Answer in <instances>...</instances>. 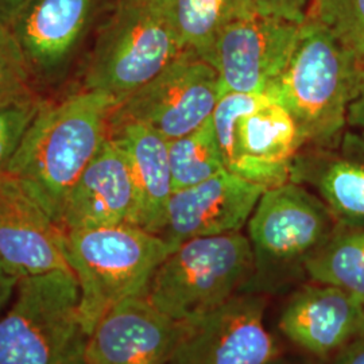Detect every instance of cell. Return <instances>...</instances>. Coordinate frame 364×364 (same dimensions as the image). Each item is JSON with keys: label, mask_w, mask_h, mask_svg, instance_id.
Listing matches in <instances>:
<instances>
[{"label": "cell", "mask_w": 364, "mask_h": 364, "mask_svg": "<svg viewBox=\"0 0 364 364\" xmlns=\"http://www.w3.org/2000/svg\"><path fill=\"white\" fill-rule=\"evenodd\" d=\"M186 326L146 296L126 299L92 329L85 364H168Z\"/></svg>", "instance_id": "14"}, {"label": "cell", "mask_w": 364, "mask_h": 364, "mask_svg": "<svg viewBox=\"0 0 364 364\" xmlns=\"http://www.w3.org/2000/svg\"><path fill=\"white\" fill-rule=\"evenodd\" d=\"M278 326L299 350L326 358L363 332L364 304L343 289L312 282L287 301Z\"/></svg>", "instance_id": "16"}, {"label": "cell", "mask_w": 364, "mask_h": 364, "mask_svg": "<svg viewBox=\"0 0 364 364\" xmlns=\"http://www.w3.org/2000/svg\"><path fill=\"white\" fill-rule=\"evenodd\" d=\"M48 102L37 90L0 99V177Z\"/></svg>", "instance_id": "23"}, {"label": "cell", "mask_w": 364, "mask_h": 364, "mask_svg": "<svg viewBox=\"0 0 364 364\" xmlns=\"http://www.w3.org/2000/svg\"><path fill=\"white\" fill-rule=\"evenodd\" d=\"M269 364H294L291 363V362H287V360H284L281 356H278L277 359H274L273 362H270Z\"/></svg>", "instance_id": "31"}, {"label": "cell", "mask_w": 364, "mask_h": 364, "mask_svg": "<svg viewBox=\"0 0 364 364\" xmlns=\"http://www.w3.org/2000/svg\"><path fill=\"white\" fill-rule=\"evenodd\" d=\"M332 364H364V331L335 353Z\"/></svg>", "instance_id": "27"}, {"label": "cell", "mask_w": 364, "mask_h": 364, "mask_svg": "<svg viewBox=\"0 0 364 364\" xmlns=\"http://www.w3.org/2000/svg\"><path fill=\"white\" fill-rule=\"evenodd\" d=\"M264 301L240 293L186 326L168 364H269L281 356L264 323Z\"/></svg>", "instance_id": "12"}, {"label": "cell", "mask_w": 364, "mask_h": 364, "mask_svg": "<svg viewBox=\"0 0 364 364\" xmlns=\"http://www.w3.org/2000/svg\"><path fill=\"white\" fill-rule=\"evenodd\" d=\"M33 0H0V23L11 26Z\"/></svg>", "instance_id": "29"}, {"label": "cell", "mask_w": 364, "mask_h": 364, "mask_svg": "<svg viewBox=\"0 0 364 364\" xmlns=\"http://www.w3.org/2000/svg\"><path fill=\"white\" fill-rule=\"evenodd\" d=\"M117 105L108 95L81 90L48 102L9 165L4 176L58 225L72 188L108 138Z\"/></svg>", "instance_id": "1"}, {"label": "cell", "mask_w": 364, "mask_h": 364, "mask_svg": "<svg viewBox=\"0 0 364 364\" xmlns=\"http://www.w3.org/2000/svg\"><path fill=\"white\" fill-rule=\"evenodd\" d=\"M19 278L9 273L0 263V316L7 309L15 293V287Z\"/></svg>", "instance_id": "28"}, {"label": "cell", "mask_w": 364, "mask_h": 364, "mask_svg": "<svg viewBox=\"0 0 364 364\" xmlns=\"http://www.w3.org/2000/svg\"><path fill=\"white\" fill-rule=\"evenodd\" d=\"M183 52L156 0H117L93 34L80 90L119 105Z\"/></svg>", "instance_id": "5"}, {"label": "cell", "mask_w": 364, "mask_h": 364, "mask_svg": "<svg viewBox=\"0 0 364 364\" xmlns=\"http://www.w3.org/2000/svg\"><path fill=\"white\" fill-rule=\"evenodd\" d=\"M63 250L80 287L88 333L126 299L146 296L153 275L176 246L138 225L63 231Z\"/></svg>", "instance_id": "3"}, {"label": "cell", "mask_w": 364, "mask_h": 364, "mask_svg": "<svg viewBox=\"0 0 364 364\" xmlns=\"http://www.w3.org/2000/svg\"><path fill=\"white\" fill-rule=\"evenodd\" d=\"M37 90L11 28L0 23V99Z\"/></svg>", "instance_id": "25"}, {"label": "cell", "mask_w": 364, "mask_h": 364, "mask_svg": "<svg viewBox=\"0 0 364 364\" xmlns=\"http://www.w3.org/2000/svg\"><path fill=\"white\" fill-rule=\"evenodd\" d=\"M301 25L273 16L246 14L231 21L207 57L227 93H269L296 48Z\"/></svg>", "instance_id": "11"}, {"label": "cell", "mask_w": 364, "mask_h": 364, "mask_svg": "<svg viewBox=\"0 0 364 364\" xmlns=\"http://www.w3.org/2000/svg\"><path fill=\"white\" fill-rule=\"evenodd\" d=\"M335 215L299 182L289 181L260 196L247 223L254 255L251 287H281L299 272L335 232Z\"/></svg>", "instance_id": "8"}, {"label": "cell", "mask_w": 364, "mask_h": 364, "mask_svg": "<svg viewBox=\"0 0 364 364\" xmlns=\"http://www.w3.org/2000/svg\"><path fill=\"white\" fill-rule=\"evenodd\" d=\"M254 255L242 232L181 243L156 269L146 297L170 318L191 324L250 287Z\"/></svg>", "instance_id": "6"}, {"label": "cell", "mask_w": 364, "mask_h": 364, "mask_svg": "<svg viewBox=\"0 0 364 364\" xmlns=\"http://www.w3.org/2000/svg\"><path fill=\"white\" fill-rule=\"evenodd\" d=\"M136 192L123 151L108 136L66 198L60 228L136 225Z\"/></svg>", "instance_id": "17"}, {"label": "cell", "mask_w": 364, "mask_h": 364, "mask_svg": "<svg viewBox=\"0 0 364 364\" xmlns=\"http://www.w3.org/2000/svg\"><path fill=\"white\" fill-rule=\"evenodd\" d=\"M183 50L207 57L221 30L251 14L250 0H156Z\"/></svg>", "instance_id": "20"}, {"label": "cell", "mask_w": 364, "mask_h": 364, "mask_svg": "<svg viewBox=\"0 0 364 364\" xmlns=\"http://www.w3.org/2000/svg\"><path fill=\"white\" fill-rule=\"evenodd\" d=\"M347 123L364 134V72L358 96L353 99V102L350 105Z\"/></svg>", "instance_id": "30"}, {"label": "cell", "mask_w": 364, "mask_h": 364, "mask_svg": "<svg viewBox=\"0 0 364 364\" xmlns=\"http://www.w3.org/2000/svg\"><path fill=\"white\" fill-rule=\"evenodd\" d=\"M88 336L73 272L22 277L0 316V364H85Z\"/></svg>", "instance_id": "4"}, {"label": "cell", "mask_w": 364, "mask_h": 364, "mask_svg": "<svg viewBox=\"0 0 364 364\" xmlns=\"http://www.w3.org/2000/svg\"><path fill=\"white\" fill-rule=\"evenodd\" d=\"M61 240L63 230L38 203L10 177H0L3 267L18 278L70 270Z\"/></svg>", "instance_id": "15"}, {"label": "cell", "mask_w": 364, "mask_h": 364, "mask_svg": "<svg viewBox=\"0 0 364 364\" xmlns=\"http://www.w3.org/2000/svg\"><path fill=\"white\" fill-rule=\"evenodd\" d=\"M108 136L123 151L136 192V225L158 234L170 196L174 192L168 139L135 122L112 123Z\"/></svg>", "instance_id": "18"}, {"label": "cell", "mask_w": 364, "mask_h": 364, "mask_svg": "<svg viewBox=\"0 0 364 364\" xmlns=\"http://www.w3.org/2000/svg\"><path fill=\"white\" fill-rule=\"evenodd\" d=\"M117 0H33L10 26L34 85L65 77Z\"/></svg>", "instance_id": "10"}, {"label": "cell", "mask_w": 364, "mask_h": 364, "mask_svg": "<svg viewBox=\"0 0 364 364\" xmlns=\"http://www.w3.org/2000/svg\"><path fill=\"white\" fill-rule=\"evenodd\" d=\"M312 282L336 287L364 304V225L336 231L305 263Z\"/></svg>", "instance_id": "21"}, {"label": "cell", "mask_w": 364, "mask_h": 364, "mask_svg": "<svg viewBox=\"0 0 364 364\" xmlns=\"http://www.w3.org/2000/svg\"><path fill=\"white\" fill-rule=\"evenodd\" d=\"M266 189L228 170L170 196L158 236L178 247L205 236L240 232Z\"/></svg>", "instance_id": "13"}, {"label": "cell", "mask_w": 364, "mask_h": 364, "mask_svg": "<svg viewBox=\"0 0 364 364\" xmlns=\"http://www.w3.org/2000/svg\"><path fill=\"white\" fill-rule=\"evenodd\" d=\"M313 0H250L251 13L273 16L302 25L311 10Z\"/></svg>", "instance_id": "26"}, {"label": "cell", "mask_w": 364, "mask_h": 364, "mask_svg": "<svg viewBox=\"0 0 364 364\" xmlns=\"http://www.w3.org/2000/svg\"><path fill=\"white\" fill-rule=\"evenodd\" d=\"M363 72L332 31L308 15L285 70L267 95L293 117L304 144L328 146L348 124Z\"/></svg>", "instance_id": "2"}, {"label": "cell", "mask_w": 364, "mask_h": 364, "mask_svg": "<svg viewBox=\"0 0 364 364\" xmlns=\"http://www.w3.org/2000/svg\"><path fill=\"white\" fill-rule=\"evenodd\" d=\"M221 99L216 69L185 50L142 88L112 109L109 124L135 122L168 141L188 135L212 117Z\"/></svg>", "instance_id": "9"}, {"label": "cell", "mask_w": 364, "mask_h": 364, "mask_svg": "<svg viewBox=\"0 0 364 364\" xmlns=\"http://www.w3.org/2000/svg\"><path fill=\"white\" fill-rule=\"evenodd\" d=\"M224 168L270 189L291 181L304 146L287 108L267 93H227L212 114Z\"/></svg>", "instance_id": "7"}, {"label": "cell", "mask_w": 364, "mask_h": 364, "mask_svg": "<svg viewBox=\"0 0 364 364\" xmlns=\"http://www.w3.org/2000/svg\"><path fill=\"white\" fill-rule=\"evenodd\" d=\"M308 15L328 27L364 66V0H313Z\"/></svg>", "instance_id": "24"}, {"label": "cell", "mask_w": 364, "mask_h": 364, "mask_svg": "<svg viewBox=\"0 0 364 364\" xmlns=\"http://www.w3.org/2000/svg\"><path fill=\"white\" fill-rule=\"evenodd\" d=\"M291 181L308 182L336 219L350 225H364V165L343 158L299 159Z\"/></svg>", "instance_id": "19"}, {"label": "cell", "mask_w": 364, "mask_h": 364, "mask_svg": "<svg viewBox=\"0 0 364 364\" xmlns=\"http://www.w3.org/2000/svg\"><path fill=\"white\" fill-rule=\"evenodd\" d=\"M168 154L174 191L193 186L225 170L212 117L193 132L168 141Z\"/></svg>", "instance_id": "22"}]
</instances>
